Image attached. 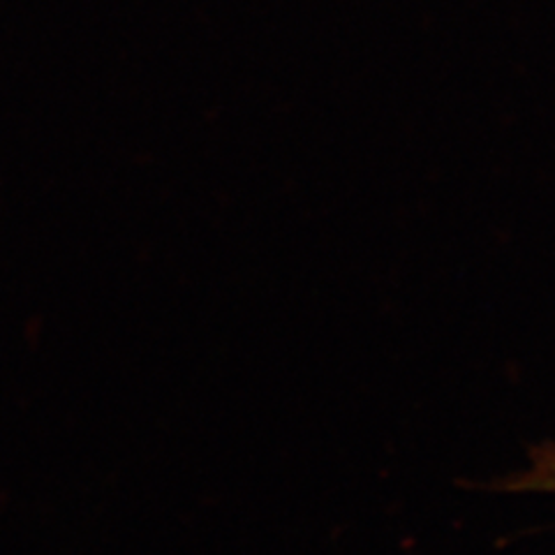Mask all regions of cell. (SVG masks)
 Returning <instances> with one entry per match:
<instances>
[{
    "label": "cell",
    "instance_id": "obj_1",
    "mask_svg": "<svg viewBox=\"0 0 555 555\" xmlns=\"http://www.w3.org/2000/svg\"><path fill=\"white\" fill-rule=\"evenodd\" d=\"M520 489H540L555 491V449H546L537 456L530 470L520 477Z\"/></svg>",
    "mask_w": 555,
    "mask_h": 555
}]
</instances>
